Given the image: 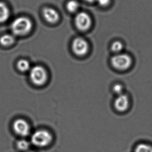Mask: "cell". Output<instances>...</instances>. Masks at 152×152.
Returning a JSON list of instances; mask_svg holds the SVG:
<instances>
[{
	"instance_id": "9",
	"label": "cell",
	"mask_w": 152,
	"mask_h": 152,
	"mask_svg": "<svg viewBox=\"0 0 152 152\" xmlns=\"http://www.w3.org/2000/svg\"><path fill=\"white\" fill-rule=\"evenodd\" d=\"M130 101L129 97L125 94L118 95V97L114 101V107L117 111L124 112L129 107Z\"/></svg>"
},
{
	"instance_id": "14",
	"label": "cell",
	"mask_w": 152,
	"mask_h": 152,
	"mask_svg": "<svg viewBox=\"0 0 152 152\" xmlns=\"http://www.w3.org/2000/svg\"><path fill=\"white\" fill-rule=\"evenodd\" d=\"M134 152H152V147L148 144L141 143L136 147Z\"/></svg>"
},
{
	"instance_id": "3",
	"label": "cell",
	"mask_w": 152,
	"mask_h": 152,
	"mask_svg": "<svg viewBox=\"0 0 152 152\" xmlns=\"http://www.w3.org/2000/svg\"><path fill=\"white\" fill-rule=\"evenodd\" d=\"M53 137L50 132L46 130L35 132L31 137L32 143L37 147H45L51 143Z\"/></svg>"
},
{
	"instance_id": "7",
	"label": "cell",
	"mask_w": 152,
	"mask_h": 152,
	"mask_svg": "<svg viewBox=\"0 0 152 152\" xmlns=\"http://www.w3.org/2000/svg\"><path fill=\"white\" fill-rule=\"evenodd\" d=\"M13 129L17 134L23 137L28 136L30 131L29 124L23 119H17L14 121L13 124Z\"/></svg>"
},
{
	"instance_id": "1",
	"label": "cell",
	"mask_w": 152,
	"mask_h": 152,
	"mask_svg": "<svg viewBox=\"0 0 152 152\" xmlns=\"http://www.w3.org/2000/svg\"><path fill=\"white\" fill-rule=\"evenodd\" d=\"M33 27L32 21L26 17H19L14 19L11 23L10 28L13 34L21 36L31 31Z\"/></svg>"
},
{
	"instance_id": "16",
	"label": "cell",
	"mask_w": 152,
	"mask_h": 152,
	"mask_svg": "<svg viewBox=\"0 0 152 152\" xmlns=\"http://www.w3.org/2000/svg\"><path fill=\"white\" fill-rule=\"evenodd\" d=\"M18 148L22 151H26L29 148L30 144L29 142L25 140H19L17 143Z\"/></svg>"
},
{
	"instance_id": "6",
	"label": "cell",
	"mask_w": 152,
	"mask_h": 152,
	"mask_svg": "<svg viewBox=\"0 0 152 152\" xmlns=\"http://www.w3.org/2000/svg\"><path fill=\"white\" fill-rule=\"evenodd\" d=\"M89 48L88 42L83 37H76L72 42V50L76 55H85L88 52Z\"/></svg>"
},
{
	"instance_id": "12",
	"label": "cell",
	"mask_w": 152,
	"mask_h": 152,
	"mask_svg": "<svg viewBox=\"0 0 152 152\" xmlns=\"http://www.w3.org/2000/svg\"><path fill=\"white\" fill-rule=\"evenodd\" d=\"M14 42V37L11 34H4L0 37V44L4 46L12 45Z\"/></svg>"
},
{
	"instance_id": "15",
	"label": "cell",
	"mask_w": 152,
	"mask_h": 152,
	"mask_svg": "<svg viewBox=\"0 0 152 152\" xmlns=\"http://www.w3.org/2000/svg\"><path fill=\"white\" fill-rule=\"evenodd\" d=\"M123 48V44L120 41H115L111 45V50L115 53H120Z\"/></svg>"
},
{
	"instance_id": "10",
	"label": "cell",
	"mask_w": 152,
	"mask_h": 152,
	"mask_svg": "<svg viewBox=\"0 0 152 152\" xmlns=\"http://www.w3.org/2000/svg\"><path fill=\"white\" fill-rule=\"evenodd\" d=\"M10 16V10L6 4L0 2V23L6 22Z\"/></svg>"
},
{
	"instance_id": "13",
	"label": "cell",
	"mask_w": 152,
	"mask_h": 152,
	"mask_svg": "<svg viewBox=\"0 0 152 152\" xmlns=\"http://www.w3.org/2000/svg\"><path fill=\"white\" fill-rule=\"evenodd\" d=\"M17 68L21 72H27L31 69L30 64L26 59H21L17 62Z\"/></svg>"
},
{
	"instance_id": "2",
	"label": "cell",
	"mask_w": 152,
	"mask_h": 152,
	"mask_svg": "<svg viewBox=\"0 0 152 152\" xmlns=\"http://www.w3.org/2000/svg\"><path fill=\"white\" fill-rule=\"evenodd\" d=\"M111 64L117 70L124 71L132 66V59L130 56L127 53H117L111 59Z\"/></svg>"
},
{
	"instance_id": "20",
	"label": "cell",
	"mask_w": 152,
	"mask_h": 152,
	"mask_svg": "<svg viewBox=\"0 0 152 152\" xmlns=\"http://www.w3.org/2000/svg\"></svg>"
},
{
	"instance_id": "8",
	"label": "cell",
	"mask_w": 152,
	"mask_h": 152,
	"mask_svg": "<svg viewBox=\"0 0 152 152\" xmlns=\"http://www.w3.org/2000/svg\"><path fill=\"white\" fill-rule=\"evenodd\" d=\"M44 18L50 23L54 24L59 21L60 15L57 10L51 7H44L42 11Z\"/></svg>"
},
{
	"instance_id": "11",
	"label": "cell",
	"mask_w": 152,
	"mask_h": 152,
	"mask_svg": "<svg viewBox=\"0 0 152 152\" xmlns=\"http://www.w3.org/2000/svg\"><path fill=\"white\" fill-rule=\"evenodd\" d=\"M66 8L71 13L77 12L80 8V3L77 0H69L66 3Z\"/></svg>"
},
{
	"instance_id": "19",
	"label": "cell",
	"mask_w": 152,
	"mask_h": 152,
	"mask_svg": "<svg viewBox=\"0 0 152 152\" xmlns=\"http://www.w3.org/2000/svg\"><path fill=\"white\" fill-rule=\"evenodd\" d=\"M85 2H87V3H95L96 0H84Z\"/></svg>"
},
{
	"instance_id": "4",
	"label": "cell",
	"mask_w": 152,
	"mask_h": 152,
	"mask_svg": "<svg viewBox=\"0 0 152 152\" xmlns=\"http://www.w3.org/2000/svg\"><path fill=\"white\" fill-rule=\"evenodd\" d=\"M48 77L46 70L42 66H35L30 70V78L34 84L38 86L44 84Z\"/></svg>"
},
{
	"instance_id": "18",
	"label": "cell",
	"mask_w": 152,
	"mask_h": 152,
	"mask_svg": "<svg viewBox=\"0 0 152 152\" xmlns=\"http://www.w3.org/2000/svg\"><path fill=\"white\" fill-rule=\"evenodd\" d=\"M97 4L102 7H105L111 4V0H96Z\"/></svg>"
},
{
	"instance_id": "17",
	"label": "cell",
	"mask_w": 152,
	"mask_h": 152,
	"mask_svg": "<svg viewBox=\"0 0 152 152\" xmlns=\"http://www.w3.org/2000/svg\"><path fill=\"white\" fill-rule=\"evenodd\" d=\"M123 87L121 84H117L113 86V91L117 95H121L123 91Z\"/></svg>"
},
{
	"instance_id": "5",
	"label": "cell",
	"mask_w": 152,
	"mask_h": 152,
	"mask_svg": "<svg viewBox=\"0 0 152 152\" xmlns=\"http://www.w3.org/2000/svg\"><path fill=\"white\" fill-rule=\"evenodd\" d=\"M74 23L77 29L80 31H86L92 25V19L86 12H80L76 14Z\"/></svg>"
}]
</instances>
